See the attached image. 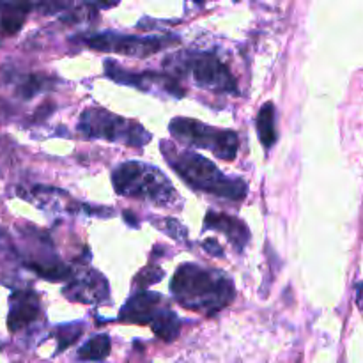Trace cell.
Wrapping results in <instances>:
<instances>
[{"mask_svg":"<svg viewBox=\"0 0 363 363\" xmlns=\"http://www.w3.org/2000/svg\"><path fill=\"white\" fill-rule=\"evenodd\" d=\"M357 303H358V307H360L362 311H363V282L360 284V286H358V291H357Z\"/></svg>","mask_w":363,"mask_h":363,"instance_id":"cell-22","label":"cell"},{"mask_svg":"<svg viewBox=\"0 0 363 363\" xmlns=\"http://www.w3.org/2000/svg\"><path fill=\"white\" fill-rule=\"evenodd\" d=\"M162 152L165 162L176 170L177 176L195 190L213 194L216 197L243 201L248 188L243 179L229 177L218 170V167L197 152L179 151L172 142H162Z\"/></svg>","mask_w":363,"mask_h":363,"instance_id":"cell-2","label":"cell"},{"mask_svg":"<svg viewBox=\"0 0 363 363\" xmlns=\"http://www.w3.org/2000/svg\"><path fill=\"white\" fill-rule=\"evenodd\" d=\"M82 335V325L74 323V325H62L57 330V339H59V351L66 350L67 346L74 342L78 337Z\"/></svg>","mask_w":363,"mask_h":363,"instance_id":"cell-18","label":"cell"},{"mask_svg":"<svg viewBox=\"0 0 363 363\" xmlns=\"http://www.w3.org/2000/svg\"><path fill=\"white\" fill-rule=\"evenodd\" d=\"M204 227L206 229H215L218 233L225 234L227 240L238 248V250H243L245 245L250 240V233H248L247 225H245L241 220L234 218V216L223 215L218 211H208L204 218Z\"/></svg>","mask_w":363,"mask_h":363,"instance_id":"cell-13","label":"cell"},{"mask_svg":"<svg viewBox=\"0 0 363 363\" xmlns=\"http://www.w3.org/2000/svg\"><path fill=\"white\" fill-rule=\"evenodd\" d=\"M170 38H138V35H119V34H105L92 35L85 39L87 46L99 50V52L121 53V55L130 57H147L160 52L169 45Z\"/></svg>","mask_w":363,"mask_h":363,"instance_id":"cell-8","label":"cell"},{"mask_svg":"<svg viewBox=\"0 0 363 363\" xmlns=\"http://www.w3.org/2000/svg\"><path fill=\"white\" fill-rule=\"evenodd\" d=\"M78 130L89 138H101L108 142L140 147L151 140V133L142 124L126 117L116 116L103 108H87L80 117Z\"/></svg>","mask_w":363,"mask_h":363,"instance_id":"cell-5","label":"cell"},{"mask_svg":"<svg viewBox=\"0 0 363 363\" xmlns=\"http://www.w3.org/2000/svg\"><path fill=\"white\" fill-rule=\"evenodd\" d=\"M113 188L119 195L138 201H149L156 206H176L177 191L165 174L156 167L142 162H126L112 174Z\"/></svg>","mask_w":363,"mask_h":363,"instance_id":"cell-3","label":"cell"},{"mask_svg":"<svg viewBox=\"0 0 363 363\" xmlns=\"http://www.w3.org/2000/svg\"><path fill=\"white\" fill-rule=\"evenodd\" d=\"M32 9L30 4L0 2V34L13 35L23 27L27 13Z\"/></svg>","mask_w":363,"mask_h":363,"instance_id":"cell-14","label":"cell"},{"mask_svg":"<svg viewBox=\"0 0 363 363\" xmlns=\"http://www.w3.org/2000/svg\"><path fill=\"white\" fill-rule=\"evenodd\" d=\"M110 353V339L108 335H96L89 339L78 351L80 360L85 362H98L108 357Z\"/></svg>","mask_w":363,"mask_h":363,"instance_id":"cell-16","label":"cell"},{"mask_svg":"<svg viewBox=\"0 0 363 363\" xmlns=\"http://www.w3.org/2000/svg\"><path fill=\"white\" fill-rule=\"evenodd\" d=\"M119 319L124 323L135 325H149L155 330L156 335L163 340H174L179 335L181 321L169 303L162 298V294L142 293L135 294L128 300V303L121 308Z\"/></svg>","mask_w":363,"mask_h":363,"instance_id":"cell-4","label":"cell"},{"mask_svg":"<svg viewBox=\"0 0 363 363\" xmlns=\"http://www.w3.org/2000/svg\"><path fill=\"white\" fill-rule=\"evenodd\" d=\"M169 130L172 137L183 144L208 149L222 160H234L238 147H240V140H238V135L234 131L209 128L195 119L176 117L170 123Z\"/></svg>","mask_w":363,"mask_h":363,"instance_id":"cell-7","label":"cell"},{"mask_svg":"<svg viewBox=\"0 0 363 363\" xmlns=\"http://www.w3.org/2000/svg\"><path fill=\"white\" fill-rule=\"evenodd\" d=\"M165 66L177 73L190 74L201 87L218 92H238L236 78L229 67L213 53H183L165 60Z\"/></svg>","mask_w":363,"mask_h":363,"instance_id":"cell-6","label":"cell"},{"mask_svg":"<svg viewBox=\"0 0 363 363\" xmlns=\"http://www.w3.org/2000/svg\"><path fill=\"white\" fill-rule=\"evenodd\" d=\"M18 195L25 199V201L34 202L38 208L45 209V211L52 213H82L85 215H98L96 209L87 208V206H82L74 201L71 195L64 194L62 190H57V188H48V186H34L28 191L18 190Z\"/></svg>","mask_w":363,"mask_h":363,"instance_id":"cell-10","label":"cell"},{"mask_svg":"<svg viewBox=\"0 0 363 363\" xmlns=\"http://www.w3.org/2000/svg\"><path fill=\"white\" fill-rule=\"evenodd\" d=\"M163 277H165V273L162 272V268H158V266H147V268H144L140 273H138L135 282H137L140 287H147L151 286V284L160 282Z\"/></svg>","mask_w":363,"mask_h":363,"instance_id":"cell-19","label":"cell"},{"mask_svg":"<svg viewBox=\"0 0 363 363\" xmlns=\"http://www.w3.org/2000/svg\"><path fill=\"white\" fill-rule=\"evenodd\" d=\"M43 84H45V80H43L41 77L32 74V77H27L21 82L20 87H18V92H20V96H23V98H32V96L38 94V92L41 91Z\"/></svg>","mask_w":363,"mask_h":363,"instance_id":"cell-20","label":"cell"},{"mask_svg":"<svg viewBox=\"0 0 363 363\" xmlns=\"http://www.w3.org/2000/svg\"><path fill=\"white\" fill-rule=\"evenodd\" d=\"M202 248H204L206 252H209L211 255H215V257H222L223 254L222 247H220L215 240H206L204 243H202Z\"/></svg>","mask_w":363,"mask_h":363,"instance_id":"cell-21","label":"cell"},{"mask_svg":"<svg viewBox=\"0 0 363 363\" xmlns=\"http://www.w3.org/2000/svg\"><path fill=\"white\" fill-rule=\"evenodd\" d=\"M152 223H155L156 227H158L160 230H163L165 234H169L172 240H177V241H186V229H184L183 225H181L177 220H172V218H156L152 220Z\"/></svg>","mask_w":363,"mask_h":363,"instance_id":"cell-17","label":"cell"},{"mask_svg":"<svg viewBox=\"0 0 363 363\" xmlns=\"http://www.w3.org/2000/svg\"><path fill=\"white\" fill-rule=\"evenodd\" d=\"M170 293L188 311L206 315L218 314L234 300L233 280L215 268L183 264L174 273Z\"/></svg>","mask_w":363,"mask_h":363,"instance_id":"cell-1","label":"cell"},{"mask_svg":"<svg viewBox=\"0 0 363 363\" xmlns=\"http://www.w3.org/2000/svg\"><path fill=\"white\" fill-rule=\"evenodd\" d=\"M62 293L64 296H67V300L87 305L108 303L110 298L108 282L105 280V277L89 268L80 269L71 279V282H67Z\"/></svg>","mask_w":363,"mask_h":363,"instance_id":"cell-9","label":"cell"},{"mask_svg":"<svg viewBox=\"0 0 363 363\" xmlns=\"http://www.w3.org/2000/svg\"><path fill=\"white\" fill-rule=\"evenodd\" d=\"M41 305L34 291H16L9 298V315H7V328L11 333L27 328L30 323L39 318Z\"/></svg>","mask_w":363,"mask_h":363,"instance_id":"cell-11","label":"cell"},{"mask_svg":"<svg viewBox=\"0 0 363 363\" xmlns=\"http://www.w3.org/2000/svg\"><path fill=\"white\" fill-rule=\"evenodd\" d=\"M255 124H257V133L262 145H264V147H272L277 142L275 105H273V103L262 105V108L259 110L257 113V119H255Z\"/></svg>","mask_w":363,"mask_h":363,"instance_id":"cell-15","label":"cell"},{"mask_svg":"<svg viewBox=\"0 0 363 363\" xmlns=\"http://www.w3.org/2000/svg\"><path fill=\"white\" fill-rule=\"evenodd\" d=\"M106 74H108L110 78H113L116 82L133 85V87H140L144 89V91H149V85H155V89L162 87L163 91H167L169 94H184V91H181V89L177 87L176 82L170 77H165V74L128 73V71L121 69V67L113 62H106Z\"/></svg>","mask_w":363,"mask_h":363,"instance_id":"cell-12","label":"cell"}]
</instances>
